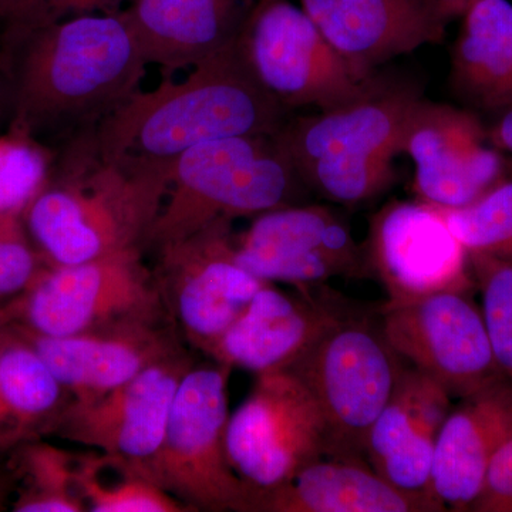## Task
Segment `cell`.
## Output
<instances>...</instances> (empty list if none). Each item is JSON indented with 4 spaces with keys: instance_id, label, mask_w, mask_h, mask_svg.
Here are the masks:
<instances>
[{
    "instance_id": "obj_1",
    "label": "cell",
    "mask_w": 512,
    "mask_h": 512,
    "mask_svg": "<svg viewBox=\"0 0 512 512\" xmlns=\"http://www.w3.org/2000/svg\"><path fill=\"white\" fill-rule=\"evenodd\" d=\"M12 130L64 143L94 130L140 92L147 57L121 10L6 33Z\"/></svg>"
},
{
    "instance_id": "obj_2",
    "label": "cell",
    "mask_w": 512,
    "mask_h": 512,
    "mask_svg": "<svg viewBox=\"0 0 512 512\" xmlns=\"http://www.w3.org/2000/svg\"><path fill=\"white\" fill-rule=\"evenodd\" d=\"M171 171L173 164L104 157L93 130L67 141L23 214L37 254L46 265H74L146 251Z\"/></svg>"
},
{
    "instance_id": "obj_3",
    "label": "cell",
    "mask_w": 512,
    "mask_h": 512,
    "mask_svg": "<svg viewBox=\"0 0 512 512\" xmlns=\"http://www.w3.org/2000/svg\"><path fill=\"white\" fill-rule=\"evenodd\" d=\"M288 116L245 69L234 43L192 66L183 82L163 79L134 94L94 128L93 140L107 158L174 164L208 141L275 134Z\"/></svg>"
},
{
    "instance_id": "obj_4",
    "label": "cell",
    "mask_w": 512,
    "mask_h": 512,
    "mask_svg": "<svg viewBox=\"0 0 512 512\" xmlns=\"http://www.w3.org/2000/svg\"><path fill=\"white\" fill-rule=\"evenodd\" d=\"M423 97L412 77L379 70L355 99L288 117L275 136L309 191L355 207L392 187L404 124Z\"/></svg>"
},
{
    "instance_id": "obj_5",
    "label": "cell",
    "mask_w": 512,
    "mask_h": 512,
    "mask_svg": "<svg viewBox=\"0 0 512 512\" xmlns=\"http://www.w3.org/2000/svg\"><path fill=\"white\" fill-rule=\"evenodd\" d=\"M306 192L275 134L208 141L174 161L170 190L146 251L181 241L221 218H255L303 204Z\"/></svg>"
},
{
    "instance_id": "obj_6",
    "label": "cell",
    "mask_w": 512,
    "mask_h": 512,
    "mask_svg": "<svg viewBox=\"0 0 512 512\" xmlns=\"http://www.w3.org/2000/svg\"><path fill=\"white\" fill-rule=\"evenodd\" d=\"M144 252L130 249L82 264H45L25 291L2 303L0 322L47 338L173 322Z\"/></svg>"
},
{
    "instance_id": "obj_7",
    "label": "cell",
    "mask_w": 512,
    "mask_h": 512,
    "mask_svg": "<svg viewBox=\"0 0 512 512\" xmlns=\"http://www.w3.org/2000/svg\"><path fill=\"white\" fill-rule=\"evenodd\" d=\"M404 367L382 322L352 309L285 370L308 387L325 417L328 457L363 460L369 431Z\"/></svg>"
},
{
    "instance_id": "obj_8",
    "label": "cell",
    "mask_w": 512,
    "mask_h": 512,
    "mask_svg": "<svg viewBox=\"0 0 512 512\" xmlns=\"http://www.w3.org/2000/svg\"><path fill=\"white\" fill-rule=\"evenodd\" d=\"M231 367L192 365L175 393L163 443L147 478L190 511L249 512L251 490L229 463Z\"/></svg>"
},
{
    "instance_id": "obj_9",
    "label": "cell",
    "mask_w": 512,
    "mask_h": 512,
    "mask_svg": "<svg viewBox=\"0 0 512 512\" xmlns=\"http://www.w3.org/2000/svg\"><path fill=\"white\" fill-rule=\"evenodd\" d=\"M235 50L255 82L289 113L333 109L355 99L373 77L360 79L291 0H256Z\"/></svg>"
},
{
    "instance_id": "obj_10",
    "label": "cell",
    "mask_w": 512,
    "mask_h": 512,
    "mask_svg": "<svg viewBox=\"0 0 512 512\" xmlns=\"http://www.w3.org/2000/svg\"><path fill=\"white\" fill-rule=\"evenodd\" d=\"M227 453L251 495L271 490L329 456L328 426L315 397L292 372L261 373L229 416Z\"/></svg>"
},
{
    "instance_id": "obj_11",
    "label": "cell",
    "mask_w": 512,
    "mask_h": 512,
    "mask_svg": "<svg viewBox=\"0 0 512 512\" xmlns=\"http://www.w3.org/2000/svg\"><path fill=\"white\" fill-rule=\"evenodd\" d=\"M154 252V274L168 315L184 342L201 352L269 284L239 264L232 221L227 218Z\"/></svg>"
},
{
    "instance_id": "obj_12",
    "label": "cell",
    "mask_w": 512,
    "mask_h": 512,
    "mask_svg": "<svg viewBox=\"0 0 512 512\" xmlns=\"http://www.w3.org/2000/svg\"><path fill=\"white\" fill-rule=\"evenodd\" d=\"M379 313L394 352L439 383L451 399L505 379L471 293L440 292L397 305L383 303Z\"/></svg>"
},
{
    "instance_id": "obj_13",
    "label": "cell",
    "mask_w": 512,
    "mask_h": 512,
    "mask_svg": "<svg viewBox=\"0 0 512 512\" xmlns=\"http://www.w3.org/2000/svg\"><path fill=\"white\" fill-rule=\"evenodd\" d=\"M239 264L262 281L312 292L332 278L373 279L363 245L332 208L295 204L255 217L235 237Z\"/></svg>"
},
{
    "instance_id": "obj_14",
    "label": "cell",
    "mask_w": 512,
    "mask_h": 512,
    "mask_svg": "<svg viewBox=\"0 0 512 512\" xmlns=\"http://www.w3.org/2000/svg\"><path fill=\"white\" fill-rule=\"evenodd\" d=\"M399 154L414 163L417 200L434 207H466L510 175L476 111L424 97L407 117Z\"/></svg>"
},
{
    "instance_id": "obj_15",
    "label": "cell",
    "mask_w": 512,
    "mask_h": 512,
    "mask_svg": "<svg viewBox=\"0 0 512 512\" xmlns=\"http://www.w3.org/2000/svg\"><path fill=\"white\" fill-rule=\"evenodd\" d=\"M363 247L389 305L440 292L476 291L466 247L427 202L384 204L370 217Z\"/></svg>"
},
{
    "instance_id": "obj_16",
    "label": "cell",
    "mask_w": 512,
    "mask_h": 512,
    "mask_svg": "<svg viewBox=\"0 0 512 512\" xmlns=\"http://www.w3.org/2000/svg\"><path fill=\"white\" fill-rule=\"evenodd\" d=\"M192 365L184 349L110 392L70 400L53 436L93 448L147 478L163 443L175 393Z\"/></svg>"
},
{
    "instance_id": "obj_17",
    "label": "cell",
    "mask_w": 512,
    "mask_h": 512,
    "mask_svg": "<svg viewBox=\"0 0 512 512\" xmlns=\"http://www.w3.org/2000/svg\"><path fill=\"white\" fill-rule=\"evenodd\" d=\"M350 311L335 293H286L266 284L202 353L255 375L285 370Z\"/></svg>"
},
{
    "instance_id": "obj_18",
    "label": "cell",
    "mask_w": 512,
    "mask_h": 512,
    "mask_svg": "<svg viewBox=\"0 0 512 512\" xmlns=\"http://www.w3.org/2000/svg\"><path fill=\"white\" fill-rule=\"evenodd\" d=\"M350 69L366 80L397 57L439 45L448 20L431 0H298Z\"/></svg>"
},
{
    "instance_id": "obj_19",
    "label": "cell",
    "mask_w": 512,
    "mask_h": 512,
    "mask_svg": "<svg viewBox=\"0 0 512 512\" xmlns=\"http://www.w3.org/2000/svg\"><path fill=\"white\" fill-rule=\"evenodd\" d=\"M15 326V325H13ZM72 399H92L187 349L173 322L47 338L19 328Z\"/></svg>"
},
{
    "instance_id": "obj_20",
    "label": "cell",
    "mask_w": 512,
    "mask_h": 512,
    "mask_svg": "<svg viewBox=\"0 0 512 512\" xmlns=\"http://www.w3.org/2000/svg\"><path fill=\"white\" fill-rule=\"evenodd\" d=\"M450 410L451 397L439 383L404 367L367 436V464L399 490L436 498L431 493L434 451Z\"/></svg>"
},
{
    "instance_id": "obj_21",
    "label": "cell",
    "mask_w": 512,
    "mask_h": 512,
    "mask_svg": "<svg viewBox=\"0 0 512 512\" xmlns=\"http://www.w3.org/2000/svg\"><path fill=\"white\" fill-rule=\"evenodd\" d=\"M512 437V384L498 380L450 410L434 451L431 493L450 511H470L498 448Z\"/></svg>"
},
{
    "instance_id": "obj_22",
    "label": "cell",
    "mask_w": 512,
    "mask_h": 512,
    "mask_svg": "<svg viewBox=\"0 0 512 512\" xmlns=\"http://www.w3.org/2000/svg\"><path fill=\"white\" fill-rule=\"evenodd\" d=\"M256 0H134L121 10L163 79L234 45Z\"/></svg>"
},
{
    "instance_id": "obj_23",
    "label": "cell",
    "mask_w": 512,
    "mask_h": 512,
    "mask_svg": "<svg viewBox=\"0 0 512 512\" xmlns=\"http://www.w3.org/2000/svg\"><path fill=\"white\" fill-rule=\"evenodd\" d=\"M429 495L387 483L363 460L322 457L286 483L251 495L249 512H441Z\"/></svg>"
},
{
    "instance_id": "obj_24",
    "label": "cell",
    "mask_w": 512,
    "mask_h": 512,
    "mask_svg": "<svg viewBox=\"0 0 512 512\" xmlns=\"http://www.w3.org/2000/svg\"><path fill=\"white\" fill-rule=\"evenodd\" d=\"M70 400L28 338L0 322V460L53 436Z\"/></svg>"
},
{
    "instance_id": "obj_25",
    "label": "cell",
    "mask_w": 512,
    "mask_h": 512,
    "mask_svg": "<svg viewBox=\"0 0 512 512\" xmlns=\"http://www.w3.org/2000/svg\"><path fill=\"white\" fill-rule=\"evenodd\" d=\"M450 50V87L467 109L497 114L512 106V3L477 0L461 16Z\"/></svg>"
},
{
    "instance_id": "obj_26",
    "label": "cell",
    "mask_w": 512,
    "mask_h": 512,
    "mask_svg": "<svg viewBox=\"0 0 512 512\" xmlns=\"http://www.w3.org/2000/svg\"><path fill=\"white\" fill-rule=\"evenodd\" d=\"M77 453L43 440L30 441L6 458L15 512L89 511L77 484Z\"/></svg>"
},
{
    "instance_id": "obj_27",
    "label": "cell",
    "mask_w": 512,
    "mask_h": 512,
    "mask_svg": "<svg viewBox=\"0 0 512 512\" xmlns=\"http://www.w3.org/2000/svg\"><path fill=\"white\" fill-rule=\"evenodd\" d=\"M77 484L92 512H191L181 501L99 451L77 456Z\"/></svg>"
},
{
    "instance_id": "obj_28",
    "label": "cell",
    "mask_w": 512,
    "mask_h": 512,
    "mask_svg": "<svg viewBox=\"0 0 512 512\" xmlns=\"http://www.w3.org/2000/svg\"><path fill=\"white\" fill-rule=\"evenodd\" d=\"M467 251L512 262V173L480 200L461 208L436 207Z\"/></svg>"
},
{
    "instance_id": "obj_29",
    "label": "cell",
    "mask_w": 512,
    "mask_h": 512,
    "mask_svg": "<svg viewBox=\"0 0 512 512\" xmlns=\"http://www.w3.org/2000/svg\"><path fill=\"white\" fill-rule=\"evenodd\" d=\"M481 313L498 369L512 384V262L468 251Z\"/></svg>"
},
{
    "instance_id": "obj_30",
    "label": "cell",
    "mask_w": 512,
    "mask_h": 512,
    "mask_svg": "<svg viewBox=\"0 0 512 512\" xmlns=\"http://www.w3.org/2000/svg\"><path fill=\"white\" fill-rule=\"evenodd\" d=\"M52 164L36 138L15 130L0 137V212L23 218L45 185Z\"/></svg>"
},
{
    "instance_id": "obj_31",
    "label": "cell",
    "mask_w": 512,
    "mask_h": 512,
    "mask_svg": "<svg viewBox=\"0 0 512 512\" xmlns=\"http://www.w3.org/2000/svg\"><path fill=\"white\" fill-rule=\"evenodd\" d=\"M43 265L23 218L0 212V299L25 291Z\"/></svg>"
},
{
    "instance_id": "obj_32",
    "label": "cell",
    "mask_w": 512,
    "mask_h": 512,
    "mask_svg": "<svg viewBox=\"0 0 512 512\" xmlns=\"http://www.w3.org/2000/svg\"><path fill=\"white\" fill-rule=\"evenodd\" d=\"M134 0H0V20L6 33L22 32L74 16L117 12Z\"/></svg>"
},
{
    "instance_id": "obj_33",
    "label": "cell",
    "mask_w": 512,
    "mask_h": 512,
    "mask_svg": "<svg viewBox=\"0 0 512 512\" xmlns=\"http://www.w3.org/2000/svg\"><path fill=\"white\" fill-rule=\"evenodd\" d=\"M470 511L512 512V437L491 458L483 488Z\"/></svg>"
},
{
    "instance_id": "obj_34",
    "label": "cell",
    "mask_w": 512,
    "mask_h": 512,
    "mask_svg": "<svg viewBox=\"0 0 512 512\" xmlns=\"http://www.w3.org/2000/svg\"><path fill=\"white\" fill-rule=\"evenodd\" d=\"M488 136L494 147L512 156V106L495 114L493 124L488 127Z\"/></svg>"
},
{
    "instance_id": "obj_35",
    "label": "cell",
    "mask_w": 512,
    "mask_h": 512,
    "mask_svg": "<svg viewBox=\"0 0 512 512\" xmlns=\"http://www.w3.org/2000/svg\"><path fill=\"white\" fill-rule=\"evenodd\" d=\"M437 9L440 10L441 15L448 20L453 22L454 19L461 18L467 9L471 5L477 2V0H431Z\"/></svg>"
},
{
    "instance_id": "obj_36",
    "label": "cell",
    "mask_w": 512,
    "mask_h": 512,
    "mask_svg": "<svg viewBox=\"0 0 512 512\" xmlns=\"http://www.w3.org/2000/svg\"><path fill=\"white\" fill-rule=\"evenodd\" d=\"M13 491L12 477L8 467L0 468V511L6 510L10 493Z\"/></svg>"
},
{
    "instance_id": "obj_37",
    "label": "cell",
    "mask_w": 512,
    "mask_h": 512,
    "mask_svg": "<svg viewBox=\"0 0 512 512\" xmlns=\"http://www.w3.org/2000/svg\"><path fill=\"white\" fill-rule=\"evenodd\" d=\"M5 302V301H2V299H0V306H2V303Z\"/></svg>"
},
{
    "instance_id": "obj_38",
    "label": "cell",
    "mask_w": 512,
    "mask_h": 512,
    "mask_svg": "<svg viewBox=\"0 0 512 512\" xmlns=\"http://www.w3.org/2000/svg\"><path fill=\"white\" fill-rule=\"evenodd\" d=\"M510 171H511V173H512V165H510Z\"/></svg>"
}]
</instances>
